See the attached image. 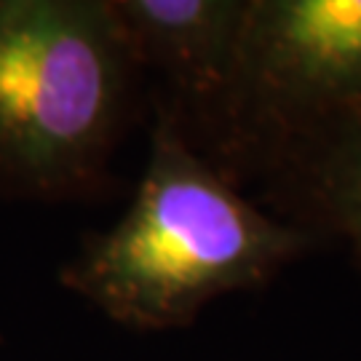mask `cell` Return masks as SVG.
<instances>
[{
    "mask_svg": "<svg viewBox=\"0 0 361 361\" xmlns=\"http://www.w3.org/2000/svg\"><path fill=\"white\" fill-rule=\"evenodd\" d=\"M271 169L292 190L297 225L345 241L361 276V110L305 137Z\"/></svg>",
    "mask_w": 361,
    "mask_h": 361,
    "instance_id": "obj_5",
    "label": "cell"
},
{
    "mask_svg": "<svg viewBox=\"0 0 361 361\" xmlns=\"http://www.w3.org/2000/svg\"><path fill=\"white\" fill-rule=\"evenodd\" d=\"M319 241L255 207L161 102L129 209L83 241L62 284L121 326L166 332L193 324L217 297L265 286Z\"/></svg>",
    "mask_w": 361,
    "mask_h": 361,
    "instance_id": "obj_1",
    "label": "cell"
},
{
    "mask_svg": "<svg viewBox=\"0 0 361 361\" xmlns=\"http://www.w3.org/2000/svg\"><path fill=\"white\" fill-rule=\"evenodd\" d=\"M131 62L166 78L180 121L217 134L231 97L252 0H107Z\"/></svg>",
    "mask_w": 361,
    "mask_h": 361,
    "instance_id": "obj_4",
    "label": "cell"
},
{
    "mask_svg": "<svg viewBox=\"0 0 361 361\" xmlns=\"http://www.w3.org/2000/svg\"><path fill=\"white\" fill-rule=\"evenodd\" d=\"M361 110V0H252L214 164L281 153Z\"/></svg>",
    "mask_w": 361,
    "mask_h": 361,
    "instance_id": "obj_3",
    "label": "cell"
},
{
    "mask_svg": "<svg viewBox=\"0 0 361 361\" xmlns=\"http://www.w3.org/2000/svg\"><path fill=\"white\" fill-rule=\"evenodd\" d=\"M137 73L107 0H0V182L27 195L99 185Z\"/></svg>",
    "mask_w": 361,
    "mask_h": 361,
    "instance_id": "obj_2",
    "label": "cell"
}]
</instances>
